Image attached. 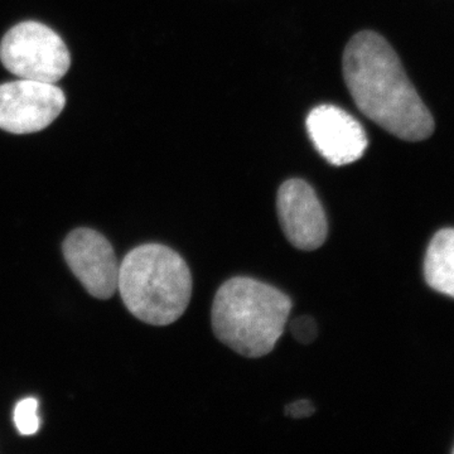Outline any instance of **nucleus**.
I'll return each instance as SVG.
<instances>
[{
    "label": "nucleus",
    "mask_w": 454,
    "mask_h": 454,
    "mask_svg": "<svg viewBox=\"0 0 454 454\" xmlns=\"http://www.w3.org/2000/svg\"><path fill=\"white\" fill-rule=\"evenodd\" d=\"M291 310L288 295L274 286L252 278H232L215 295L212 330L232 351L259 358L276 348Z\"/></svg>",
    "instance_id": "obj_2"
},
{
    "label": "nucleus",
    "mask_w": 454,
    "mask_h": 454,
    "mask_svg": "<svg viewBox=\"0 0 454 454\" xmlns=\"http://www.w3.org/2000/svg\"><path fill=\"white\" fill-rule=\"evenodd\" d=\"M66 106L64 91L52 82L20 79L0 85V129L31 134L46 129Z\"/></svg>",
    "instance_id": "obj_5"
},
{
    "label": "nucleus",
    "mask_w": 454,
    "mask_h": 454,
    "mask_svg": "<svg viewBox=\"0 0 454 454\" xmlns=\"http://www.w3.org/2000/svg\"><path fill=\"white\" fill-rule=\"evenodd\" d=\"M118 291L128 310L140 321L168 325L186 312L192 297V276L175 250L145 244L122 260Z\"/></svg>",
    "instance_id": "obj_3"
},
{
    "label": "nucleus",
    "mask_w": 454,
    "mask_h": 454,
    "mask_svg": "<svg viewBox=\"0 0 454 454\" xmlns=\"http://www.w3.org/2000/svg\"><path fill=\"white\" fill-rule=\"evenodd\" d=\"M343 77L355 104L370 121L397 138L419 142L434 119L406 76L395 51L378 33H357L343 53Z\"/></svg>",
    "instance_id": "obj_1"
},
{
    "label": "nucleus",
    "mask_w": 454,
    "mask_h": 454,
    "mask_svg": "<svg viewBox=\"0 0 454 454\" xmlns=\"http://www.w3.org/2000/svg\"><path fill=\"white\" fill-rule=\"evenodd\" d=\"M14 423L22 435H33L41 428L38 417V402L35 397H26L14 409Z\"/></svg>",
    "instance_id": "obj_10"
},
{
    "label": "nucleus",
    "mask_w": 454,
    "mask_h": 454,
    "mask_svg": "<svg viewBox=\"0 0 454 454\" xmlns=\"http://www.w3.org/2000/svg\"><path fill=\"white\" fill-rule=\"evenodd\" d=\"M306 127L318 153L333 166L356 162L369 145L363 125L339 106L315 107L307 116Z\"/></svg>",
    "instance_id": "obj_8"
},
{
    "label": "nucleus",
    "mask_w": 454,
    "mask_h": 454,
    "mask_svg": "<svg viewBox=\"0 0 454 454\" xmlns=\"http://www.w3.org/2000/svg\"><path fill=\"white\" fill-rule=\"evenodd\" d=\"M453 454H454V448H453Z\"/></svg>",
    "instance_id": "obj_13"
},
{
    "label": "nucleus",
    "mask_w": 454,
    "mask_h": 454,
    "mask_svg": "<svg viewBox=\"0 0 454 454\" xmlns=\"http://www.w3.org/2000/svg\"><path fill=\"white\" fill-rule=\"evenodd\" d=\"M291 330L293 337L303 345H309L318 334V327L315 319L309 316H301L292 322Z\"/></svg>",
    "instance_id": "obj_11"
},
{
    "label": "nucleus",
    "mask_w": 454,
    "mask_h": 454,
    "mask_svg": "<svg viewBox=\"0 0 454 454\" xmlns=\"http://www.w3.org/2000/svg\"><path fill=\"white\" fill-rule=\"evenodd\" d=\"M315 413V406L307 400H300V402L292 403L286 408V414L293 419H304Z\"/></svg>",
    "instance_id": "obj_12"
},
{
    "label": "nucleus",
    "mask_w": 454,
    "mask_h": 454,
    "mask_svg": "<svg viewBox=\"0 0 454 454\" xmlns=\"http://www.w3.org/2000/svg\"><path fill=\"white\" fill-rule=\"evenodd\" d=\"M278 216L289 243L312 252L325 244L328 223L313 188L301 179H289L278 191Z\"/></svg>",
    "instance_id": "obj_7"
},
{
    "label": "nucleus",
    "mask_w": 454,
    "mask_h": 454,
    "mask_svg": "<svg viewBox=\"0 0 454 454\" xmlns=\"http://www.w3.org/2000/svg\"><path fill=\"white\" fill-rule=\"evenodd\" d=\"M0 61L20 79L55 83L67 74L71 57L53 29L27 20L5 33L0 43Z\"/></svg>",
    "instance_id": "obj_4"
},
{
    "label": "nucleus",
    "mask_w": 454,
    "mask_h": 454,
    "mask_svg": "<svg viewBox=\"0 0 454 454\" xmlns=\"http://www.w3.org/2000/svg\"><path fill=\"white\" fill-rule=\"evenodd\" d=\"M424 276L430 288L454 298V229L441 230L430 241Z\"/></svg>",
    "instance_id": "obj_9"
},
{
    "label": "nucleus",
    "mask_w": 454,
    "mask_h": 454,
    "mask_svg": "<svg viewBox=\"0 0 454 454\" xmlns=\"http://www.w3.org/2000/svg\"><path fill=\"white\" fill-rule=\"evenodd\" d=\"M64 255L68 267L86 291L98 300H107L118 291L119 265L112 244L91 229L74 230L66 238Z\"/></svg>",
    "instance_id": "obj_6"
}]
</instances>
